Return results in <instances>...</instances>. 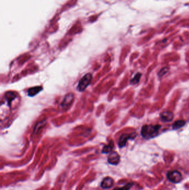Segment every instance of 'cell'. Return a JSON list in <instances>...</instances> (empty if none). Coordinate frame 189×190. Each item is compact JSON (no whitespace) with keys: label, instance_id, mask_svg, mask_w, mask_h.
I'll return each instance as SVG.
<instances>
[{"label":"cell","instance_id":"4fadbf2b","mask_svg":"<svg viewBox=\"0 0 189 190\" xmlns=\"http://www.w3.org/2000/svg\"><path fill=\"white\" fill-rule=\"evenodd\" d=\"M141 76V73H136L135 75V76L134 77V78H132V80H131V81H130V83H131V85H135V84L138 83L140 81Z\"/></svg>","mask_w":189,"mask_h":190},{"label":"cell","instance_id":"5bb4252c","mask_svg":"<svg viewBox=\"0 0 189 190\" xmlns=\"http://www.w3.org/2000/svg\"><path fill=\"white\" fill-rule=\"evenodd\" d=\"M132 185H133V183H128L125 186H124L123 187L116 188V189H115L114 190H129L130 188L132 187Z\"/></svg>","mask_w":189,"mask_h":190},{"label":"cell","instance_id":"8fae6325","mask_svg":"<svg viewBox=\"0 0 189 190\" xmlns=\"http://www.w3.org/2000/svg\"><path fill=\"white\" fill-rule=\"evenodd\" d=\"M113 147L114 143L112 141L109 142V144L106 146H105L104 147H103L102 150V153L103 154H108V153L112 152L113 148Z\"/></svg>","mask_w":189,"mask_h":190},{"label":"cell","instance_id":"9a60e30c","mask_svg":"<svg viewBox=\"0 0 189 190\" xmlns=\"http://www.w3.org/2000/svg\"><path fill=\"white\" fill-rule=\"evenodd\" d=\"M168 71H169L168 67H164L159 71L158 75L159 77H161V76H163L164 75H165V74H166Z\"/></svg>","mask_w":189,"mask_h":190},{"label":"cell","instance_id":"6da1fadb","mask_svg":"<svg viewBox=\"0 0 189 190\" xmlns=\"http://www.w3.org/2000/svg\"><path fill=\"white\" fill-rule=\"evenodd\" d=\"M161 127L160 125H144L141 128V135L146 140L154 138L157 136Z\"/></svg>","mask_w":189,"mask_h":190},{"label":"cell","instance_id":"9c48e42d","mask_svg":"<svg viewBox=\"0 0 189 190\" xmlns=\"http://www.w3.org/2000/svg\"><path fill=\"white\" fill-rule=\"evenodd\" d=\"M43 88L41 86H37V87H33L30 88L28 91H27V95L28 96L33 97L42 91Z\"/></svg>","mask_w":189,"mask_h":190},{"label":"cell","instance_id":"277c9868","mask_svg":"<svg viewBox=\"0 0 189 190\" xmlns=\"http://www.w3.org/2000/svg\"><path fill=\"white\" fill-rule=\"evenodd\" d=\"M136 135L137 134L135 132L131 133V134H125L122 135L119 138V147L120 148L123 147L126 145V142H127L129 140H130V139L133 140V139L135 138Z\"/></svg>","mask_w":189,"mask_h":190},{"label":"cell","instance_id":"ba28073f","mask_svg":"<svg viewBox=\"0 0 189 190\" xmlns=\"http://www.w3.org/2000/svg\"><path fill=\"white\" fill-rule=\"evenodd\" d=\"M114 184V181L113 179L110 177L104 178L101 182V187L104 189H108L113 186Z\"/></svg>","mask_w":189,"mask_h":190},{"label":"cell","instance_id":"3957f363","mask_svg":"<svg viewBox=\"0 0 189 190\" xmlns=\"http://www.w3.org/2000/svg\"><path fill=\"white\" fill-rule=\"evenodd\" d=\"M167 178L171 182L175 183L180 182L182 179L181 173L176 170H173L167 172Z\"/></svg>","mask_w":189,"mask_h":190},{"label":"cell","instance_id":"8992f818","mask_svg":"<svg viewBox=\"0 0 189 190\" xmlns=\"http://www.w3.org/2000/svg\"><path fill=\"white\" fill-rule=\"evenodd\" d=\"M74 96L73 93H69L64 98L63 101L62 102V106L63 109L68 108L72 105L73 101Z\"/></svg>","mask_w":189,"mask_h":190},{"label":"cell","instance_id":"52a82bcc","mask_svg":"<svg viewBox=\"0 0 189 190\" xmlns=\"http://www.w3.org/2000/svg\"><path fill=\"white\" fill-rule=\"evenodd\" d=\"M160 118L163 122H170L174 118V114L171 111H164L161 113Z\"/></svg>","mask_w":189,"mask_h":190},{"label":"cell","instance_id":"7a4b0ae2","mask_svg":"<svg viewBox=\"0 0 189 190\" xmlns=\"http://www.w3.org/2000/svg\"><path fill=\"white\" fill-rule=\"evenodd\" d=\"M92 80V75L90 73H87L80 80L77 86V89L79 91H83L91 83Z\"/></svg>","mask_w":189,"mask_h":190},{"label":"cell","instance_id":"30bf717a","mask_svg":"<svg viewBox=\"0 0 189 190\" xmlns=\"http://www.w3.org/2000/svg\"><path fill=\"white\" fill-rule=\"evenodd\" d=\"M186 124V122L184 120H177L173 124V130H178L184 126V125Z\"/></svg>","mask_w":189,"mask_h":190},{"label":"cell","instance_id":"5b68a950","mask_svg":"<svg viewBox=\"0 0 189 190\" xmlns=\"http://www.w3.org/2000/svg\"><path fill=\"white\" fill-rule=\"evenodd\" d=\"M108 162L111 164L116 165L120 162V156L116 152H111L108 157Z\"/></svg>","mask_w":189,"mask_h":190},{"label":"cell","instance_id":"7c38bea8","mask_svg":"<svg viewBox=\"0 0 189 190\" xmlns=\"http://www.w3.org/2000/svg\"><path fill=\"white\" fill-rule=\"evenodd\" d=\"M77 0H69V1H68V2L65 5H64V6L63 7V9L62 10L64 11L68 9H69L70 7H71L74 6L76 2H77Z\"/></svg>","mask_w":189,"mask_h":190}]
</instances>
